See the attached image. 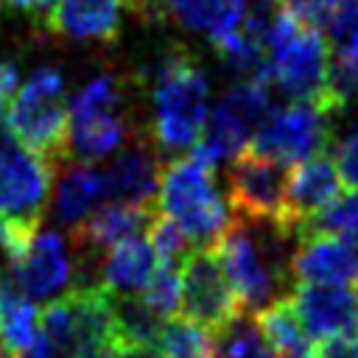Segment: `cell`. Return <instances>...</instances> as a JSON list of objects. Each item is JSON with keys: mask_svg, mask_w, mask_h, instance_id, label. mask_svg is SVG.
<instances>
[{"mask_svg": "<svg viewBox=\"0 0 358 358\" xmlns=\"http://www.w3.org/2000/svg\"><path fill=\"white\" fill-rule=\"evenodd\" d=\"M145 81L151 84V131L157 151H185L190 148L210 109V78L204 67L196 64L193 53L182 45H173L151 59L145 67Z\"/></svg>", "mask_w": 358, "mask_h": 358, "instance_id": "6da1fadb", "label": "cell"}, {"mask_svg": "<svg viewBox=\"0 0 358 358\" xmlns=\"http://www.w3.org/2000/svg\"><path fill=\"white\" fill-rule=\"evenodd\" d=\"M294 229L277 221H229L213 246L243 310L257 313L277 299L285 277Z\"/></svg>", "mask_w": 358, "mask_h": 358, "instance_id": "7a4b0ae2", "label": "cell"}, {"mask_svg": "<svg viewBox=\"0 0 358 358\" xmlns=\"http://www.w3.org/2000/svg\"><path fill=\"white\" fill-rule=\"evenodd\" d=\"M39 336L59 358H112L120 344L112 296L90 282L50 299L39 313Z\"/></svg>", "mask_w": 358, "mask_h": 358, "instance_id": "3957f363", "label": "cell"}, {"mask_svg": "<svg viewBox=\"0 0 358 358\" xmlns=\"http://www.w3.org/2000/svg\"><path fill=\"white\" fill-rule=\"evenodd\" d=\"M159 210L185 232L196 249H213L229 227V210L215 187L213 168L199 159L179 157L159 173Z\"/></svg>", "mask_w": 358, "mask_h": 358, "instance_id": "277c9868", "label": "cell"}, {"mask_svg": "<svg viewBox=\"0 0 358 358\" xmlns=\"http://www.w3.org/2000/svg\"><path fill=\"white\" fill-rule=\"evenodd\" d=\"M8 131L53 168L67 159L70 117L64 106V73L59 67H39L17 87L6 115Z\"/></svg>", "mask_w": 358, "mask_h": 358, "instance_id": "5b68a950", "label": "cell"}, {"mask_svg": "<svg viewBox=\"0 0 358 358\" xmlns=\"http://www.w3.org/2000/svg\"><path fill=\"white\" fill-rule=\"evenodd\" d=\"M266 50L271 84H277L294 101H322L327 87L330 45L316 28L302 25L294 14L282 8L268 34Z\"/></svg>", "mask_w": 358, "mask_h": 358, "instance_id": "8992f818", "label": "cell"}, {"mask_svg": "<svg viewBox=\"0 0 358 358\" xmlns=\"http://www.w3.org/2000/svg\"><path fill=\"white\" fill-rule=\"evenodd\" d=\"M271 84L263 81H238L232 84L210 112L199 140L190 145V157L207 168H215L221 159H232L243 151L271 109Z\"/></svg>", "mask_w": 358, "mask_h": 358, "instance_id": "52a82bcc", "label": "cell"}, {"mask_svg": "<svg viewBox=\"0 0 358 358\" xmlns=\"http://www.w3.org/2000/svg\"><path fill=\"white\" fill-rule=\"evenodd\" d=\"M333 117L336 115H330L313 101H291L285 106H271L246 148L282 165H296L330 148Z\"/></svg>", "mask_w": 358, "mask_h": 358, "instance_id": "ba28073f", "label": "cell"}, {"mask_svg": "<svg viewBox=\"0 0 358 358\" xmlns=\"http://www.w3.org/2000/svg\"><path fill=\"white\" fill-rule=\"evenodd\" d=\"M50 187L53 165L22 145L0 120V215L39 227Z\"/></svg>", "mask_w": 358, "mask_h": 358, "instance_id": "9c48e42d", "label": "cell"}, {"mask_svg": "<svg viewBox=\"0 0 358 358\" xmlns=\"http://www.w3.org/2000/svg\"><path fill=\"white\" fill-rule=\"evenodd\" d=\"M227 182H229V204L238 218L277 221L285 227L288 173H285L282 162L268 159L252 148H243L232 157Z\"/></svg>", "mask_w": 358, "mask_h": 358, "instance_id": "30bf717a", "label": "cell"}, {"mask_svg": "<svg viewBox=\"0 0 358 358\" xmlns=\"http://www.w3.org/2000/svg\"><path fill=\"white\" fill-rule=\"evenodd\" d=\"M179 308L187 319L210 327L213 333L243 313L215 249H193L185 255L179 274Z\"/></svg>", "mask_w": 358, "mask_h": 358, "instance_id": "8fae6325", "label": "cell"}, {"mask_svg": "<svg viewBox=\"0 0 358 358\" xmlns=\"http://www.w3.org/2000/svg\"><path fill=\"white\" fill-rule=\"evenodd\" d=\"M288 302L310 344L358 330V282H299Z\"/></svg>", "mask_w": 358, "mask_h": 358, "instance_id": "7c38bea8", "label": "cell"}, {"mask_svg": "<svg viewBox=\"0 0 358 358\" xmlns=\"http://www.w3.org/2000/svg\"><path fill=\"white\" fill-rule=\"evenodd\" d=\"M8 274L34 302L50 299L53 294L67 288L73 277V255L67 238L53 229H36L25 252L8 263Z\"/></svg>", "mask_w": 358, "mask_h": 358, "instance_id": "4fadbf2b", "label": "cell"}, {"mask_svg": "<svg viewBox=\"0 0 358 358\" xmlns=\"http://www.w3.org/2000/svg\"><path fill=\"white\" fill-rule=\"evenodd\" d=\"M129 8L131 0H53L42 28L67 42H115Z\"/></svg>", "mask_w": 358, "mask_h": 358, "instance_id": "5bb4252c", "label": "cell"}, {"mask_svg": "<svg viewBox=\"0 0 358 358\" xmlns=\"http://www.w3.org/2000/svg\"><path fill=\"white\" fill-rule=\"evenodd\" d=\"M338 193H341V173L327 151L296 162L285 187V227H291L299 235L302 227Z\"/></svg>", "mask_w": 358, "mask_h": 358, "instance_id": "9a60e30c", "label": "cell"}, {"mask_svg": "<svg viewBox=\"0 0 358 358\" xmlns=\"http://www.w3.org/2000/svg\"><path fill=\"white\" fill-rule=\"evenodd\" d=\"M159 151L148 134H134L131 143L115 157L106 168L109 196L112 201L154 207V196L159 187Z\"/></svg>", "mask_w": 358, "mask_h": 358, "instance_id": "2e32d148", "label": "cell"}, {"mask_svg": "<svg viewBox=\"0 0 358 358\" xmlns=\"http://www.w3.org/2000/svg\"><path fill=\"white\" fill-rule=\"evenodd\" d=\"M109 179L106 171L92 165V162H76L67 165L53 187L50 199V215L62 227H76L81 224L98 204L109 201Z\"/></svg>", "mask_w": 358, "mask_h": 358, "instance_id": "e0dca14e", "label": "cell"}, {"mask_svg": "<svg viewBox=\"0 0 358 358\" xmlns=\"http://www.w3.org/2000/svg\"><path fill=\"white\" fill-rule=\"evenodd\" d=\"M151 218H154V207H140V204H126V201H103L81 224H76L70 229L73 246L81 255L106 252L117 241L137 235L143 227H148Z\"/></svg>", "mask_w": 358, "mask_h": 358, "instance_id": "ac0fdd59", "label": "cell"}, {"mask_svg": "<svg viewBox=\"0 0 358 358\" xmlns=\"http://www.w3.org/2000/svg\"><path fill=\"white\" fill-rule=\"evenodd\" d=\"M157 268V255L148 238H123L106 249L101 263V285L109 296H131L140 294Z\"/></svg>", "mask_w": 358, "mask_h": 358, "instance_id": "d6986e66", "label": "cell"}, {"mask_svg": "<svg viewBox=\"0 0 358 358\" xmlns=\"http://www.w3.org/2000/svg\"><path fill=\"white\" fill-rule=\"evenodd\" d=\"M39 336V310L20 291L8 268H0V358H20Z\"/></svg>", "mask_w": 358, "mask_h": 358, "instance_id": "ffe728a7", "label": "cell"}, {"mask_svg": "<svg viewBox=\"0 0 358 358\" xmlns=\"http://www.w3.org/2000/svg\"><path fill=\"white\" fill-rule=\"evenodd\" d=\"M129 137H131V123H126L123 115H98V117L76 120L70 123V134H67V157L92 162L117 151Z\"/></svg>", "mask_w": 358, "mask_h": 358, "instance_id": "44dd1931", "label": "cell"}, {"mask_svg": "<svg viewBox=\"0 0 358 358\" xmlns=\"http://www.w3.org/2000/svg\"><path fill=\"white\" fill-rule=\"evenodd\" d=\"M255 322L263 330V336L271 341L274 352H280L285 358H310L313 344L305 336V330L285 296H277L274 302L260 308L255 313Z\"/></svg>", "mask_w": 358, "mask_h": 358, "instance_id": "7402d4cb", "label": "cell"}, {"mask_svg": "<svg viewBox=\"0 0 358 358\" xmlns=\"http://www.w3.org/2000/svg\"><path fill=\"white\" fill-rule=\"evenodd\" d=\"M112 310H115V327H117L120 344L154 352L157 338H159V327L165 319L157 310H151L140 294L112 296Z\"/></svg>", "mask_w": 358, "mask_h": 358, "instance_id": "603a6c76", "label": "cell"}, {"mask_svg": "<svg viewBox=\"0 0 358 358\" xmlns=\"http://www.w3.org/2000/svg\"><path fill=\"white\" fill-rule=\"evenodd\" d=\"M154 352L159 358H215V333L187 316H168L159 327Z\"/></svg>", "mask_w": 358, "mask_h": 358, "instance_id": "cb8c5ba5", "label": "cell"}, {"mask_svg": "<svg viewBox=\"0 0 358 358\" xmlns=\"http://www.w3.org/2000/svg\"><path fill=\"white\" fill-rule=\"evenodd\" d=\"M123 101H126L123 81L115 73H98L73 95L67 117L70 123H76V120H87L98 115H120Z\"/></svg>", "mask_w": 358, "mask_h": 358, "instance_id": "d4e9b609", "label": "cell"}, {"mask_svg": "<svg viewBox=\"0 0 358 358\" xmlns=\"http://www.w3.org/2000/svg\"><path fill=\"white\" fill-rule=\"evenodd\" d=\"M215 358H277L255 316H235L215 333Z\"/></svg>", "mask_w": 358, "mask_h": 358, "instance_id": "484cf974", "label": "cell"}, {"mask_svg": "<svg viewBox=\"0 0 358 358\" xmlns=\"http://www.w3.org/2000/svg\"><path fill=\"white\" fill-rule=\"evenodd\" d=\"M302 232H330L338 238H358V187L350 193H338L302 227Z\"/></svg>", "mask_w": 358, "mask_h": 358, "instance_id": "4316f807", "label": "cell"}, {"mask_svg": "<svg viewBox=\"0 0 358 358\" xmlns=\"http://www.w3.org/2000/svg\"><path fill=\"white\" fill-rule=\"evenodd\" d=\"M140 296L162 319L173 316L179 308V268H176V263H157V268L151 271Z\"/></svg>", "mask_w": 358, "mask_h": 358, "instance_id": "83f0119b", "label": "cell"}, {"mask_svg": "<svg viewBox=\"0 0 358 358\" xmlns=\"http://www.w3.org/2000/svg\"><path fill=\"white\" fill-rule=\"evenodd\" d=\"M148 243L157 255V263H182V257L187 252L185 232L168 215H157V213L148 221Z\"/></svg>", "mask_w": 358, "mask_h": 358, "instance_id": "f1b7e54d", "label": "cell"}, {"mask_svg": "<svg viewBox=\"0 0 358 358\" xmlns=\"http://www.w3.org/2000/svg\"><path fill=\"white\" fill-rule=\"evenodd\" d=\"M157 11L168 14L190 34H204L210 28V0H157Z\"/></svg>", "mask_w": 358, "mask_h": 358, "instance_id": "f546056e", "label": "cell"}, {"mask_svg": "<svg viewBox=\"0 0 358 358\" xmlns=\"http://www.w3.org/2000/svg\"><path fill=\"white\" fill-rule=\"evenodd\" d=\"M243 11H246V0H210L207 39L213 45H218L227 36L238 34L241 31V22H243Z\"/></svg>", "mask_w": 358, "mask_h": 358, "instance_id": "4dcf8cb0", "label": "cell"}, {"mask_svg": "<svg viewBox=\"0 0 358 358\" xmlns=\"http://www.w3.org/2000/svg\"><path fill=\"white\" fill-rule=\"evenodd\" d=\"M288 14H294L302 25H310L316 31L327 28L330 14L336 11L338 0H280Z\"/></svg>", "mask_w": 358, "mask_h": 358, "instance_id": "1f68e13d", "label": "cell"}, {"mask_svg": "<svg viewBox=\"0 0 358 358\" xmlns=\"http://www.w3.org/2000/svg\"><path fill=\"white\" fill-rule=\"evenodd\" d=\"M336 168L341 173V182L358 187V120L336 145Z\"/></svg>", "mask_w": 358, "mask_h": 358, "instance_id": "d6a6232c", "label": "cell"}, {"mask_svg": "<svg viewBox=\"0 0 358 358\" xmlns=\"http://www.w3.org/2000/svg\"><path fill=\"white\" fill-rule=\"evenodd\" d=\"M313 358H358V330L313 344Z\"/></svg>", "mask_w": 358, "mask_h": 358, "instance_id": "836d02e7", "label": "cell"}, {"mask_svg": "<svg viewBox=\"0 0 358 358\" xmlns=\"http://www.w3.org/2000/svg\"><path fill=\"white\" fill-rule=\"evenodd\" d=\"M17 87H20V64L11 56L0 53V117L6 115Z\"/></svg>", "mask_w": 358, "mask_h": 358, "instance_id": "e575fe53", "label": "cell"}, {"mask_svg": "<svg viewBox=\"0 0 358 358\" xmlns=\"http://www.w3.org/2000/svg\"><path fill=\"white\" fill-rule=\"evenodd\" d=\"M3 3H8V6H14L17 11H22V14H34V17H45L48 14V8L53 6V0H3Z\"/></svg>", "mask_w": 358, "mask_h": 358, "instance_id": "d590c367", "label": "cell"}, {"mask_svg": "<svg viewBox=\"0 0 358 358\" xmlns=\"http://www.w3.org/2000/svg\"><path fill=\"white\" fill-rule=\"evenodd\" d=\"M20 358H59V355L50 350V344H48L42 336H36V341H34V344L20 355Z\"/></svg>", "mask_w": 358, "mask_h": 358, "instance_id": "8d00e7d4", "label": "cell"}, {"mask_svg": "<svg viewBox=\"0 0 358 358\" xmlns=\"http://www.w3.org/2000/svg\"><path fill=\"white\" fill-rule=\"evenodd\" d=\"M112 358H151L148 350H137V347H117Z\"/></svg>", "mask_w": 358, "mask_h": 358, "instance_id": "74e56055", "label": "cell"}, {"mask_svg": "<svg viewBox=\"0 0 358 358\" xmlns=\"http://www.w3.org/2000/svg\"><path fill=\"white\" fill-rule=\"evenodd\" d=\"M0 11H3V0H0Z\"/></svg>", "mask_w": 358, "mask_h": 358, "instance_id": "f35d334b", "label": "cell"}, {"mask_svg": "<svg viewBox=\"0 0 358 358\" xmlns=\"http://www.w3.org/2000/svg\"><path fill=\"white\" fill-rule=\"evenodd\" d=\"M280 358H285V355H280Z\"/></svg>", "mask_w": 358, "mask_h": 358, "instance_id": "ab89813d", "label": "cell"}]
</instances>
